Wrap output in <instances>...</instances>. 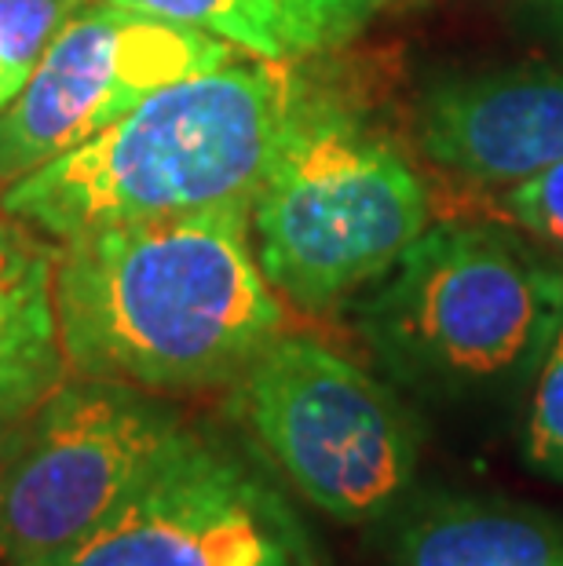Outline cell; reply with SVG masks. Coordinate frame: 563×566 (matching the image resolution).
Instances as JSON below:
<instances>
[{
	"instance_id": "obj_2",
	"label": "cell",
	"mask_w": 563,
	"mask_h": 566,
	"mask_svg": "<svg viewBox=\"0 0 563 566\" xmlns=\"http://www.w3.org/2000/svg\"><path fill=\"white\" fill-rule=\"evenodd\" d=\"M319 88L293 59L238 55L147 95L85 147L11 184L0 209L59 238L253 205Z\"/></svg>"
},
{
	"instance_id": "obj_14",
	"label": "cell",
	"mask_w": 563,
	"mask_h": 566,
	"mask_svg": "<svg viewBox=\"0 0 563 566\" xmlns=\"http://www.w3.org/2000/svg\"><path fill=\"white\" fill-rule=\"evenodd\" d=\"M520 450L534 475L563 483V315L531 377Z\"/></svg>"
},
{
	"instance_id": "obj_8",
	"label": "cell",
	"mask_w": 563,
	"mask_h": 566,
	"mask_svg": "<svg viewBox=\"0 0 563 566\" xmlns=\"http://www.w3.org/2000/svg\"><path fill=\"white\" fill-rule=\"evenodd\" d=\"M33 566H311L285 504L223 446L187 439L88 534Z\"/></svg>"
},
{
	"instance_id": "obj_16",
	"label": "cell",
	"mask_w": 563,
	"mask_h": 566,
	"mask_svg": "<svg viewBox=\"0 0 563 566\" xmlns=\"http://www.w3.org/2000/svg\"><path fill=\"white\" fill-rule=\"evenodd\" d=\"M293 4L326 33V41L333 48H337L347 38H355L385 0H293Z\"/></svg>"
},
{
	"instance_id": "obj_7",
	"label": "cell",
	"mask_w": 563,
	"mask_h": 566,
	"mask_svg": "<svg viewBox=\"0 0 563 566\" xmlns=\"http://www.w3.org/2000/svg\"><path fill=\"white\" fill-rule=\"evenodd\" d=\"M231 59L238 48L212 33L111 0L85 4L52 41L19 99L0 114V195L85 147L165 84Z\"/></svg>"
},
{
	"instance_id": "obj_13",
	"label": "cell",
	"mask_w": 563,
	"mask_h": 566,
	"mask_svg": "<svg viewBox=\"0 0 563 566\" xmlns=\"http://www.w3.org/2000/svg\"><path fill=\"white\" fill-rule=\"evenodd\" d=\"M88 0H0V114L19 99L41 59Z\"/></svg>"
},
{
	"instance_id": "obj_11",
	"label": "cell",
	"mask_w": 563,
	"mask_h": 566,
	"mask_svg": "<svg viewBox=\"0 0 563 566\" xmlns=\"http://www.w3.org/2000/svg\"><path fill=\"white\" fill-rule=\"evenodd\" d=\"M388 566H563V520L498 497H436L403 520Z\"/></svg>"
},
{
	"instance_id": "obj_6",
	"label": "cell",
	"mask_w": 563,
	"mask_h": 566,
	"mask_svg": "<svg viewBox=\"0 0 563 566\" xmlns=\"http://www.w3.org/2000/svg\"><path fill=\"white\" fill-rule=\"evenodd\" d=\"M187 431L147 391L92 377L0 420V563L33 566L88 534Z\"/></svg>"
},
{
	"instance_id": "obj_9",
	"label": "cell",
	"mask_w": 563,
	"mask_h": 566,
	"mask_svg": "<svg viewBox=\"0 0 563 566\" xmlns=\"http://www.w3.org/2000/svg\"><path fill=\"white\" fill-rule=\"evenodd\" d=\"M417 143L472 184H523L563 161V74L479 70L436 81L417 103Z\"/></svg>"
},
{
	"instance_id": "obj_5",
	"label": "cell",
	"mask_w": 563,
	"mask_h": 566,
	"mask_svg": "<svg viewBox=\"0 0 563 566\" xmlns=\"http://www.w3.org/2000/svg\"><path fill=\"white\" fill-rule=\"evenodd\" d=\"M231 388L249 436L311 509L358 526L406 497L417 472L410 409L330 344L279 333Z\"/></svg>"
},
{
	"instance_id": "obj_1",
	"label": "cell",
	"mask_w": 563,
	"mask_h": 566,
	"mask_svg": "<svg viewBox=\"0 0 563 566\" xmlns=\"http://www.w3.org/2000/svg\"><path fill=\"white\" fill-rule=\"evenodd\" d=\"M249 209L217 205L66 238L55 256L66 366L77 377L165 395L242 377L285 333Z\"/></svg>"
},
{
	"instance_id": "obj_15",
	"label": "cell",
	"mask_w": 563,
	"mask_h": 566,
	"mask_svg": "<svg viewBox=\"0 0 563 566\" xmlns=\"http://www.w3.org/2000/svg\"><path fill=\"white\" fill-rule=\"evenodd\" d=\"M501 212L526 234H534L538 242L563 249V161L523 184L505 187Z\"/></svg>"
},
{
	"instance_id": "obj_12",
	"label": "cell",
	"mask_w": 563,
	"mask_h": 566,
	"mask_svg": "<svg viewBox=\"0 0 563 566\" xmlns=\"http://www.w3.org/2000/svg\"><path fill=\"white\" fill-rule=\"evenodd\" d=\"M111 4L212 33L242 55L257 59H296L333 48L293 0H111Z\"/></svg>"
},
{
	"instance_id": "obj_3",
	"label": "cell",
	"mask_w": 563,
	"mask_h": 566,
	"mask_svg": "<svg viewBox=\"0 0 563 566\" xmlns=\"http://www.w3.org/2000/svg\"><path fill=\"white\" fill-rule=\"evenodd\" d=\"M563 315V268L505 227L432 223L358 307L395 380L479 399L534 377Z\"/></svg>"
},
{
	"instance_id": "obj_4",
	"label": "cell",
	"mask_w": 563,
	"mask_h": 566,
	"mask_svg": "<svg viewBox=\"0 0 563 566\" xmlns=\"http://www.w3.org/2000/svg\"><path fill=\"white\" fill-rule=\"evenodd\" d=\"M249 220L274 293L304 311H330L385 279L432 227V205L395 143L315 92Z\"/></svg>"
},
{
	"instance_id": "obj_10",
	"label": "cell",
	"mask_w": 563,
	"mask_h": 566,
	"mask_svg": "<svg viewBox=\"0 0 563 566\" xmlns=\"http://www.w3.org/2000/svg\"><path fill=\"white\" fill-rule=\"evenodd\" d=\"M55 256L59 249L30 234V223L0 220V420L27 413L66 380Z\"/></svg>"
},
{
	"instance_id": "obj_17",
	"label": "cell",
	"mask_w": 563,
	"mask_h": 566,
	"mask_svg": "<svg viewBox=\"0 0 563 566\" xmlns=\"http://www.w3.org/2000/svg\"><path fill=\"white\" fill-rule=\"evenodd\" d=\"M531 27L549 33V38L563 41V0H523Z\"/></svg>"
}]
</instances>
